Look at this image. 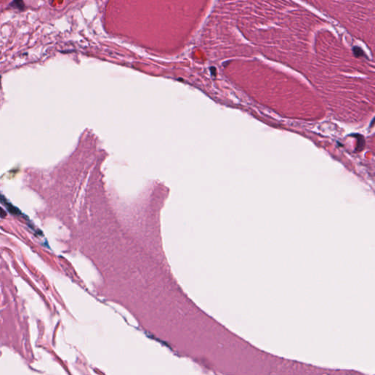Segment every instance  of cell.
Segmentation results:
<instances>
[{
    "label": "cell",
    "mask_w": 375,
    "mask_h": 375,
    "mask_svg": "<svg viewBox=\"0 0 375 375\" xmlns=\"http://www.w3.org/2000/svg\"><path fill=\"white\" fill-rule=\"evenodd\" d=\"M0 202L4 204L10 213H13V215H17V216H20V215H21V211L19 210L16 207L13 206L12 204L9 203L8 201L5 199V198H4L2 196H0Z\"/></svg>",
    "instance_id": "cell-1"
},
{
    "label": "cell",
    "mask_w": 375,
    "mask_h": 375,
    "mask_svg": "<svg viewBox=\"0 0 375 375\" xmlns=\"http://www.w3.org/2000/svg\"><path fill=\"white\" fill-rule=\"evenodd\" d=\"M10 7L22 10L24 9V2L22 1H14L10 4Z\"/></svg>",
    "instance_id": "cell-2"
},
{
    "label": "cell",
    "mask_w": 375,
    "mask_h": 375,
    "mask_svg": "<svg viewBox=\"0 0 375 375\" xmlns=\"http://www.w3.org/2000/svg\"><path fill=\"white\" fill-rule=\"evenodd\" d=\"M353 52H354V54L356 56H363V51L361 50V49H360L359 47H357V46H355V47L353 49Z\"/></svg>",
    "instance_id": "cell-3"
},
{
    "label": "cell",
    "mask_w": 375,
    "mask_h": 375,
    "mask_svg": "<svg viewBox=\"0 0 375 375\" xmlns=\"http://www.w3.org/2000/svg\"><path fill=\"white\" fill-rule=\"evenodd\" d=\"M6 216H7V214H6V212H5V210L3 208H2V207H0V217L4 218L6 217Z\"/></svg>",
    "instance_id": "cell-4"
},
{
    "label": "cell",
    "mask_w": 375,
    "mask_h": 375,
    "mask_svg": "<svg viewBox=\"0 0 375 375\" xmlns=\"http://www.w3.org/2000/svg\"><path fill=\"white\" fill-rule=\"evenodd\" d=\"M1 79H2V76H0V87H1Z\"/></svg>",
    "instance_id": "cell-5"
}]
</instances>
